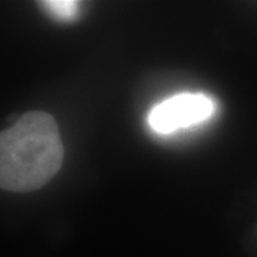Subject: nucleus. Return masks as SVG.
Listing matches in <instances>:
<instances>
[{"mask_svg": "<svg viewBox=\"0 0 257 257\" xmlns=\"http://www.w3.org/2000/svg\"><path fill=\"white\" fill-rule=\"evenodd\" d=\"M216 104L209 96L200 93H183L169 97L149 113V126L159 135H170L182 128L200 124L211 117Z\"/></svg>", "mask_w": 257, "mask_h": 257, "instance_id": "f03ea898", "label": "nucleus"}, {"mask_svg": "<svg viewBox=\"0 0 257 257\" xmlns=\"http://www.w3.org/2000/svg\"><path fill=\"white\" fill-rule=\"evenodd\" d=\"M57 123L45 111H28L0 132V189L33 192L50 182L63 163Z\"/></svg>", "mask_w": 257, "mask_h": 257, "instance_id": "f257e3e1", "label": "nucleus"}, {"mask_svg": "<svg viewBox=\"0 0 257 257\" xmlns=\"http://www.w3.org/2000/svg\"><path fill=\"white\" fill-rule=\"evenodd\" d=\"M42 5L53 18L59 20H72L76 18L79 12V3L72 0H55V2H45Z\"/></svg>", "mask_w": 257, "mask_h": 257, "instance_id": "7ed1b4c3", "label": "nucleus"}]
</instances>
